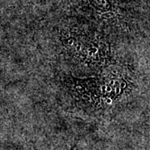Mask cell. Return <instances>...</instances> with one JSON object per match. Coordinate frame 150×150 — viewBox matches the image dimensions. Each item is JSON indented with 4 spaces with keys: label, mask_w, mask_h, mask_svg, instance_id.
I'll use <instances>...</instances> for the list:
<instances>
[{
    "label": "cell",
    "mask_w": 150,
    "mask_h": 150,
    "mask_svg": "<svg viewBox=\"0 0 150 150\" xmlns=\"http://www.w3.org/2000/svg\"><path fill=\"white\" fill-rule=\"evenodd\" d=\"M107 102H108V103H112V101H111V99H110V98H108V99L107 100Z\"/></svg>",
    "instance_id": "6da1fadb"
},
{
    "label": "cell",
    "mask_w": 150,
    "mask_h": 150,
    "mask_svg": "<svg viewBox=\"0 0 150 150\" xmlns=\"http://www.w3.org/2000/svg\"><path fill=\"white\" fill-rule=\"evenodd\" d=\"M107 89H108V91H111V88H110V87H107Z\"/></svg>",
    "instance_id": "7a4b0ae2"
}]
</instances>
